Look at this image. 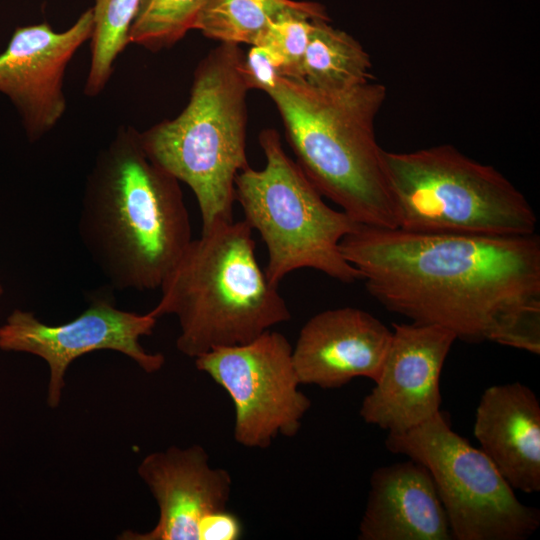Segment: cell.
Segmentation results:
<instances>
[{"label": "cell", "mask_w": 540, "mask_h": 540, "mask_svg": "<svg viewBox=\"0 0 540 540\" xmlns=\"http://www.w3.org/2000/svg\"><path fill=\"white\" fill-rule=\"evenodd\" d=\"M369 294L466 342L540 352V239L359 224L340 242Z\"/></svg>", "instance_id": "cell-1"}, {"label": "cell", "mask_w": 540, "mask_h": 540, "mask_svg": "<svg viewBox=\"0 0 540 540\" xmlns=\"http://www.w3.org/2000/svg\"><path fill=\"white\" fill-rule=\"evenodd\" d=\"M80 239L118 290H154L192 239L179 181L144 150L140 132L121 127L87 176Z\"/></svg>", "instance_id": "cell-2"}, {"label": "cell", "mask_w": 540, "mask_h": 540, "mask_svg": "<svg viewBox=\"0 0 540 540\" xmlns=\"http://www.w3.org/2000/svg\"><path fill=\"white\" fill-rule=\"evenodd\" d=\"M280 113L296 163L326 198L356 223L396 228L375 121L387 90L368 81L324 90L280 77L267 93Z\"/></svg>", "instance_id": "cell-3"}, {"label": "cell", "mask_w": 540, "mask_h": 540, "mask_svg": "<svg viewBox=\"0 0 540 540\" xmlns=\"http://www.w3.org/2000/svg\"><path fill=\"white\" fill-rule=\"evenodd\" d=\"M245 220L220 223L193 239L162 282L149 313L176 316V347L195 359L214 348L245 344L290 320L278 286L258 263Z\"/></svg>", "instance_id": "cell-4"}, {"label": "cell", "mask_w": 540, "mask_h": 540, "mask_svg": "<svg viewBox=\"0 0 540 540\" xmlns=\"http://www.w3.org/2000/svg\"><path fill=\"white\" fill-rule=\"evenodd\" d=\"M244 55L220 43L199 62L183 111L140 132L148 156L194 193L202 232L234 220L235 180L249 166Z\"/></svg>", "instance_id": "cell-5"}, {"label": "cell", "mask_w": 540, "mask_h": 540, "mask_svg": "<svg viewBox=\"0 0 540 540\" xmlns=\"http://www.w3.org/2000/svg\"><path fill=\"white\" fill-rule=\"evenodd\" d=\"M397 227L416 232L531 235L537 217L501 172L449 144L383 152Z\"/></svg>", "instance_id": "cell-6"}, {"label": "cell", "mask_w": 540, "mask_h": 540, "mask_svg": "<svg viewBox=\"0 0 540 540\" xmlns=\"http://www.w3.org/2000/svg\"><path fill=\"white\" fill-rule=\"evenodd\" d=\"M266 164L243 169L235 180V201L244 220L266 245V277L274 284L289 273L311 268L343 283L361 280L343 257L341 240L358 227L345 212L328 206L299 165L284 151L275 129L260 132Z\"/></svg>", "instance_id": "cell-7"}, {"label": "cell", "mask_w": 540, "mask_h": 540, "mask_svg": "<svg viewBox=\"0 0 540 540\" xmlns=\"http://www.w3.org/2000/svg\"><path fill=\"white\" fill-rule=\"evenodd\" d=\"M386 448L430 472L457 540H523L540 525L539 510L521 503L481 450L454 432L439 411L402 433H388Z\"/></svg>", "instance_id": "cell-8"}, {"label": "cell", "mask_w": 540, "mask_h": 540, "mask_svg": "<svg viewBox=\"0 0 540 540\" xmlns=\"http://www.w3.org/2000/svg\"><path fill=\"white\" fill-rule=\"evenodd\" d=\"M194 360L231 398L238 444L265 449L279 435L297 434L311 401L299 389L292 345L282 333L268 330L248 343L214 348Z\"/></svg>", "instance_id": "cell-9"}, {"label": "cell", "mask_w": 540, "mask_h": 540, "mask_svg": "<svg viewBox=\"0 0 540 540\" xmlns=\"http://www.w3.org/2000/svg\"><path fill=\"white\" fill-rule=\"evenodd\" d=\"M157 320L149 312L121 310L101 297L59 325L46 324L33 312L15 309L0 326V350L32 354L47 363L46 402L55 409L61 403L67 369L87 353L112 350L133 360L146 373L159 371L165 357L148 352L140 343L142 337L153 333Z\"/></svg>", "instance_id": "cell-10"}, {"label": "cell", "mask_w": 540, "mask_h": 540, "mask_svg": "<svg viewBox=\"0 0 540 540\" xmlns=\"http://www.w3.org/2000/svg\"><path fill=\"white\" fill-rule=\"evenodd\" d=\"M456 339L437 325L394 323L375 386L360 407L364 422L402 433L436 415L441 371Z\"/></svg>", "instance_id": "cell-11"}, {"label": "cell", "mask_w": 540, "mask_h": 540, "mask_svg": "<svg viewBox=\"0 0 540 540\" xmlns=\"http://www.w3.org/2000/svg\"><path fill=\"white\" fill-rule=\"evenodd\" d=\"M93 30L92 8L57 32L47 23L17 27L0 53V92L18 110L30 141L51 131L66 110V68Z\"/></svg>", "instance_id": "cell-12"}, {"label": "cell", "mask_w": 540, "mask_h": 540, "mask_svg": "<svg viewBox=\"0 0 540 540\" xmlns=\"http://www.w3.org/2000/svg\"><path fill=\"white\" fill-rule=\"evenodd\" d=\"M138 475L159 508L157 524L148 532L125 530L120 540H198L204 520L227 509L232 490L230 473L212 467L200 445L171 446L148 454Z\"/></svg>", "instance_id": "cell-13"}, {"label": "cell", "mask_w": 540, "mask_h": 540, "mask_svg": "<svg viewBox=\"0 0 540 540\" xmlns=\"http://www.w3.org/2000/svg\"><path fill=\"white\" fill-rule=\"evenodd\" d=\"M390 331L372 314L354 307L311 317L292 347L301 384L339 388L356 377L375 381L390 343Z\"/></svg>", "instance_id": "cell-14"}, {"label": "cell", "mask_w": 540, "mask_h": 540, "mask_svg": "<svg viewBox=\"0 0 540 540\" xmlns=\"http://www.w3.org/2000/svg\"><path fill=\"white\" fill-rule=\"evenodd\" d=\"M449 522L429 470L415 460L376 469L360 540H450Z\"/></svg>", "instance_id": "cell-15"}, {"label": "cell", "mask_w": 540, "mask_h": 540, "mask_svg": "<svg viewBox=\"0 0 540 540\" xmlns=\"http://www.w3.org/2000/svg\"><path fill=\"white\" fill-rule=\"evenodd\" d=\"M474 435L513 489L540 490V404L529 387L514 382L487 388L476 410Z\"/></svg>", "instance_id": "cell-16"}, {"label": "cell", "mask_w": 540, "mask_h": 540, "mask_svg": "<svg viewBox=\"0 0 540 540\" xmlns=\"http://www.w3.org/2000/svg\"><path fill=\"white\" fill-rule=\"evenodd\" d=\"M370 69L369 54L353 36L331 26L330 18L312 20L303 80L324 90H346L370 81Z\"/></svg>", "instance_id": "cell-17"}, {"label": "cell", "mask_w": 540, "mask_h": 540, "mask_svg": "<svg viewBox=\"0 0 540 540\" xmlns=\"http://www.w3.org/2000/svg\"><path fill=\"white\" fill-rule=\"evenodd\" d=\"M297 0H205L194 24L220 43L254 45L268 23L282 11L305 6Z\"/></svg>", "instance_id": "cell-18"}, {"label": "cell", "mask_w": 540, "mask_h": 540, "mask_svg": "<svg viewBox=\"0 0 540 540\" xmlns=\"http://www.w3.org/2000/svg\"><path fill=\"white\" fill-rule=\"evenodd\" d=\"M140 0H96L92 7L93 30L90 67L84 87L88 96H96L108 83L113 65L129 44V30Z\"/></svg>", "instance_id": "cell-19"}, {"label": "cell", "mask_w": 540, "mask_h": 540, "mask_svg": "<svg viewBox=\"0 0 540 540\" xmlns=\"http://www.w3.org/2000/svg\"><path fill=\"white\" fill-rule=\"evenodd\" d=\"M205 0H140L129 30V43L152 52L181 40L194 24Z\"/></svg>", "instance_id": "cell-20"}, {"label": "cell", "mask_w": 540, "mask_h": 540, "mask_svg": "<svg viewBox=\"0 0 540 540\" xmlns=\"http://www.w3.org/2000/svg\"><path fill=\"white\" fill-rule=\"evenodd\" d=\"M314 18H329L318 2L308 1L305 6L286 9L268 23L256 40L254 45L267 48L280 60L283 77L301 78Z\"/></svg>", "instance_id": "cell-21"}, {"label": "cell", "mask_w": 540, "mask_h": 540, "mask_svg": "<svg viewBox=\"0 0 540 540\" xmlns=\"http://www.w3.org/2000/svg\"><path fill=\"white\" fill-rule=\"evenodd\" d=\"M243 73L249 89L271 91L283 77L280 60L267 48L252 45L244 55Z\"/></svg>", "instance_id": "cell-22"}, {"label": "cell", "mask_w": 540, "mask_h": 540, "mask_svg": "<svg viewBox=\"0 0 540 540\" xmlns=\"http://www.w3.org/2000/svg\"><path fill=\"white\" fill-rule=\"evenodd\" d=\"M242 535V524L232 512L217 511L202 523L198 540H237Z\"/></svg>", "instance_id": "cell-23"}, {"label": "cell", "mask_w": 540, "mask_h": 540, "mask_svg": "<svg viewBox=\"0 0 540 540\" xmlns=\"http://www.w3.org/2000/svg\"><path fill=\"white\" fill-rule=\"evenodd\" d=\"M3 294H4V288H3V285H2V283L0 281V299L3 296Z\"/></svg>", "instance_id": "cell-24"}]
</instances>
